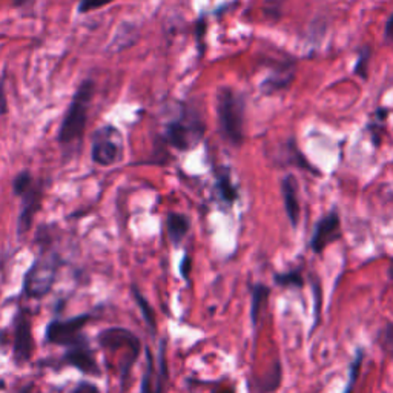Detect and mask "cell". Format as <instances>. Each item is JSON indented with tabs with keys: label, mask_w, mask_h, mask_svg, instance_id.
I'll return each mask as SVG.
<instances>
[{
	"label": "cell",
	"mask_w": 393,
	"mask_h": 393,
	"mask_svg": "<svg viewBox=\"0 0 393 393\" xmlns=\"http://www.w3.org/2000/svg\"><path fill=\"white\" fill-rule=\"evenodd\" d=\"M217 114L224 139L240 146L245 140V100L231 88H223L217 95Z\"/></svg>",
	"instance_id": "cell-1"
},
{
	"label": "cell",
	"mask_w": 393,
	"mask_h": 393,
	"mask_svg": "<svg viewBox=\"0 0 393 393\" xmlns=\"http://www.w3.org/2000/svg\"><path fill=\"white\" fill-rule=\"evenodd\" d=\"M94 95V83L93 80H85L79 86L77 93L74 94L70 108L66 111V116L60 126L57 139L62 145H71L75 140L83 137L88 122L89 103Z\"/></svg>",
	"instance_id": "cell-2"
},
{
	"label": "cell",
	"mask_w": 393,
	"mask_h": 393,
	"mask_svg": "<svg viewBox=\"0 0 393 393\" xmlns=\"http://www.w3.org/2000/svg\"><path fill=\"white\" fill-rule=\"evenodd\" d=\"M123 154L122 134L114 126L98 128L94 134L91 158L95 164L112 166L116 164Z\"/></svg>",
	"instance_id": "cell-3"
},
{
	"label": "cell",
	"mask_w": 393,
	"mask_h": 393,
	"mask_svg": "<svg viewBox=\"0 0 393 393\" xmlns=\"http://www.w3.org/2000/svg\"><path fill=\"white\" fill-rule=\"evenodd\" d=\"M56 259H37L24 278V292L31 298H43L49 293L56 282Z\"/></svg>",
	"instance_id": "cell-4"
},
{
	"label": "cell",
	"mask_w": 393,
	"mask_h": 393,
	"mask_svg": "<svg viewBox=\"0 0 393 393\" xmlns=\"http://www.w3.org/2000/svg\"><path fill=\"white\" fill-rule=\"evenodd\" d=\"M89 320L91 314L75 315L68 320L54 318L48 323L47 329H45V339H47L49 344L71 347L72 344L79 343L80 339L85 338L82 330L86 326Z\"/></svg>",
	"instance_id": "cell-5"
},
{
	"label": "cell",
	"mask_w": 393,
	"mask_h": 393,
	"mask_svg": "<svg viewBox=\"0 0 393 393\" xmlns=\"http://www.w3.org/2000/svg\"><path fill=\"white\" fill-rule=\"evenodd\" d=\"M34 352V337L31 320L25 311H20L14 320V341H13V360L17 366H24L31 360Z\"/></svg>",
	"instance_id": "cell-6"
},
{
	"label": "cell",
	"mask_w": 393,
	"mask_h": 393,
	"mask_svg": "<svg viewBox=\"0 0 393 393\" xmlns=\"http://www.w3.org/2000/svg\"><path fill=\"white\" fill-rule=\"evenodd\" d=\"M203 134H205V128L199 122V118H191V122L176 120L166 126V140L180 151L194 148Z\"/></svg>",
	"instance_id": "cell-7"
},
{
	"label": "cell",
	"mask_w": 393,
	"mask_h": 393,
	"mask_svg": "<svg viewBox=\"0 0 393 393\" xmlns=\"http://www.w3.org/2000/svg\"><path fill=\"white\" fill-rule=\"evenodd\" d=\"M63 361L68 366L75 367L85 375H93V376L102 375V370L98 367L97 360L94 357V350L91 349L86 337L80 339L79 343L68 347L63 355Z\"/></svg>",
	"instance_id": "cell-8"
},
{
	"label": "cell",
	"mask_w": 393,
	"mask_h": 393,
	"mask_svg": "<svg viewBox=\"0 0 393 393\" xmlns=\"http://www.w3.org/2000/svg\"><path fill=\"white\" fill-rule=\"evenodd\" d=\"M97 341L103 349L111 350H122L126 349L128 352L140 355L141 343L139 337L125 328H108L102 330L97 335Z\"/></svg>",
	"instance_id": "cell-9"
},
{
	"label": "cell",
	"mask_w": 393,
	"mask_h": 393,
	"mask_svg": "<svg viewBox=\"0 0 393 393\" xmlns=\"http://www.w3.org/2000/svg\"><path fill=\"white\" fill-rule=\"evenodd\" d=\"M341 238L339 217L337 213H330L316 223L311 240V249L315 254H321L330 243Z\"/></svg>",
	"instance_id": "cell-10"
},
{
	"label": "cell",
	"mask_w": 393,
	"mask_h": 393,
	"mask_svg": "<svg viewBox=\"0 0 393 393\" xmlns=\"http://www.w3.org/2000/svg\"><path fill=\"white\" fill-rule=\"evenodd\" d=\"M282 192H283L286 215L289 218L292 228H297L301 215L297 180H295L292 176H286L282 181Z\"/></svg>",
	"instance_id": "cell-11"
},
{
	"label": "cell",
	"mask_w": 393,
	"mask_h": 393,
	"mask_svg": "<svg viewBox=\"0 0 393 393\" xmlns=\"http://www.w3.org/2000/svg\"><path fill=\"white\" fill-rule=\"evenodd\" d=\"M42 201V191L40 189H29V192L24 195V206L19 214L17 220V233L22 237L31 229V224L34 220V215L37 214V210L40 208Z\"/></svg>",
	"instance_id": "cell-12"
},
{
	"label": "cell",
	"mask_w": 393,
	"mask_h": 393,
	"mask_svg": "<svg viewBox=\"0 0 393 393\" xmlns=\"http://www.w3.org/2000/svg\"><path fill=\"white\" fill-rule=\"evenodd\" d=\"M283 383V366L279 360L272 362V366L266 370V373L256 378L255 387L256 393H274L279 389V385Z\"/></svg>",
	"instance_id": "cell-13"
},
{
	"label": "cell",
	"mask_w": 393,
	"mask_h": 393,
	"mask_svg": "<svg viewBox=\"0 0 393 393\" xmlns=\"http://www.w3.org/2000/svg\"><path fill=\"white\" fill-rule=\"evenodd\" d=\"M270 295V289L263 283H255L251 291V321L252 326L256 328V324L261 320V314L264 307L268 305Z\"/></svg>",
	"instance_id": "cell-14"
},
{
	"label": "cell",
	"mask_w": 393,
	"mask_h": 393,
	"mask_svg": "<svg viewBox=\"0 0 393 393\" xmlns=\"http://www.w3.org/2000/svg\"><path fill=\"white\" fill-rule=\"evenodd\" d=\"M191 228V222L183 214L169 213L166 217V229H168V237L174 245H178L181 240L186 237V233Z\"/></svg>",
	"instance_id": "cell-15"
},
{
	"label": "cell",
	"mask_w": 393,
	"mask_h": 393,
	"mask_svg": "<svg viewBox=\"0 0 393 393\" xmlns=\"http://www.w3.org/2000/svg\"><path fill=\"white\" fill-rule=\"evenodd\" d=\"M293 70L289 68H283V71H277L275 74L269 75V77L261 83V89L266 94H272L275 91L286 89L293 82Z\"/></svg>",
	"instance_id": "cell-16"
},
{
	"label": "cell",
	"mask_w": 393,
	"mask_h": 393,
	"mask_svg": "<svg viewBox=\"0 0 393 393\" xmlns=\"http://www.w3.org/2000/svg\"><path fill=\"white\" fill-rule=\"evenodd\" d=\"M131 292H132V297H134V300H135V303H137V306H139V309H140L143 320H145L146 326H148L149 330H151V334L155 335V332H157V320H155L154 309L151 307V305L148 303V300L145 298V295H143V293L139 291L137 286L132 284V286H131Z\"/></svg>",
	"instance_id": "cell-17"
},
{
	"label": "cell",
	"mask_w": 393,
	"mask_h": 393,
	"mask_svg": "<svg viewBox=\"0 0 393 393\" xmlns=\"http://www.w3.org/2000/svg\"><path fill=\"white\" fill-rule=\"evenodd\" d=\"M217 189H218V192H220L222 199L226 203L232 205L233 201H237V199H238L237 187L232 185L228 171H223V172L217 174Z\"/></svg>",
	"instance_id": "cell-18"
},
{
	"label": "cell",
	"mask_w": 393,
	"mask_h": 393,
	"mask_svg": "<svg viewBox=\"0 0 393 393\" xmlns=\"http://www.w3.org/2000/svg\"><path fill=\"white\" fill-rule=\"evenodd\" d=\"M311 287L314 293V324L311 328V335L314 334V330L318 328V324L321 323V309H323V289H321V282L318 277L311 275Z\"/></svg>",
	"instance_id": "cell-19"
},
{
	"label": "cell",
	"mask_w": 393,
	"mask_h": 393,
	"mask_svg": "<svg viewBox=\"0 0 393 393\" xmlns=\"http://www.w3.org/2000/svg\"><path fill=\"white\" fill-rule=\"evenodd\" d=\"M135 39H137V29H135L132 25H126V29L120 28L116 33L114 39H112L111 42L112 43L111 47H114L112 51L118 52V51L128 48L130 45H132V42H135Z\"/></svg>",
	"instance_id": "cell-20"
},
{
	"label": "cell",
	"mask_w": 393,
	"mask_h": 393,
	"mask_svg": "<svg viewBox=\"0 0 393 393\" xmlns=\"http://www.w3.org/2000/svg\"><path fill=\"white\" fill-rule=\"evenodd\" d=\"M274 283L279 287H297L301 289L305 286V278L298 269H293L283 274H274Z\"/></svg>",
	"instance_id": "cell-21"
},
{
	"label": "cell",
	"mask_w": 393,
	"mask_h": 393,
	"mask_svg": "<svg viewBox=\"0 0 393 393\" xmlns=\"http://www.w3.org/2000/svg\"><path fill=\"white\" fill-rule=\"evenodd\" d=\"M286 148H287V154H289V160H287V162H289L291 164L298 166V168H301V169H307V171H311L314 174H320L315 168H312L311 163L306 160L305 155L301 154V151L298 149V146L293 143V140L287 141Z\"/></svg>",
	"instance_id": "cell-22"
},
{
	"label": "cell",
	"mask_w": 393,
	"mask_h": 393,
	"mask_svg": "<svg viewBox=\"0 0 393 393\" xmlns=\"http://www.w3.org/2000/svg\"><path fill=\"white\" fill-rule=\"evenodd\" d=\"M362 360H364V350L357 349L355 352V358L352 361V364L349 367V381H347L346 387H344V393H353V385L357 384V380L361 372V366H362Z\"/></svg>",
	"instance_id": "cell-23"
},
{
	"label": "cell",
	"mask_w": 393,
	"mask_h": 393,
	"mask_svg": "<svg viewBox=\"0 0 393 393\" xmlns=\"http://www.w3.org/2000/svg\"><path fill=\"white\" fill-rule=\"evenodd\" d=\"M146 353V369L141 378V387L140 393H154V357L149 349L145 350Z\"/></svg>",
	"instance_id": "cell-24"
},
{
	"label": "cell",
	"mask_w": 393,
	"mask_h": 393,
	"mask_svg": "<svg viewBox=\"0 0 393 393\" xmlns=\"http://www.w3.org/2000/svg\"><path fill=\"white\" fill-rule=\"evenodd\" d=\"M378 344H380L383 353L393 358V323H387L378 332Z\"/></svg>",
	"instance_id": "cell-25"
},
{
	"label": "cell",
	"mask_w": 393,
	"mask_h": 393,
	"mask_svg": "<svg viewBox=\"0 0 393 393\" xmlns=\"http://www.w3.org/2000/svg\"><path fill=\"white\" fill-rule=\"evenodd\" d=\"M369 60H370V48L362 47L358 51V60L357 63H355V70H353V72L362 80H367L369 77Z\"/></svg>",
	"instance_id": "cell-26"
},
{
	"label": "cell",
	"mask_w": 393,
	"mask_h": 393,
	"mask_svg": "<svg viewBox=\"0 0 393 393\" xmlns=\"http://www.w3.org/2000/svg\"><path fill=\"white\" fill-rule=\"evenodd\" d=\"M31 187H33V176L28 171L20 172L19 176L14 178L13 191L16 195L24 196L25 194L29 192V189H31Z\"/></svg>",
	"instance_id": "cell-27"
},
{
	"label": "cell",
	"mask_w": 393,
	"mask_h": 393,
	"mask_svg": "<svg viewBox=\"0 0 393 393\" xmlns=\"http://www.w3.org/2000/svg\"><path fill=\"white\" fill-rule=\"evenodd\" d=\"M112 2V0H80L79 2V13L85 14L89 11H94L98 8H103Z\"/></svg>",
	"instance_id": "cell-28"
},
{
	"label": "cell",
	"mask_w": 393,
	"mask_h": 393,
	"mask_svg": "<svg viewBox=\"0 0 393 393\" xmlns=\"http://www.w3.org/2000/svg\"><path fill=\"white\" fill-rule=\"evenodd\" d=\"M191 268H192L191 256H189L187 254H185V256H183V259H181L180 266H178L180 275H181V278L185 279V282H189V275H191Z\"/></svg>",
	"instance_id": "cell-29"
},
{
	"label": "cell",
	"mask_w": 393,
	"mask_h": 393,
	"mask_svg": "<svg viewBox=\"0 0 393 393\" xmlns=\"http://www.w3.org/2000/svg\"><path fill=\"white\" fill-rule=\"evenodd\" d=\"M72 393H102V392L95 384L89 381H82L77 384V387L72 390Z\"/></svg>",
	"instance_id": "cell-30"
},
{
	"label": "cell",
	"mask_w": 393,
	"mask_h": 393,
	"mask_svg": "<svg viewBox=\"0 0 393 393\" xmlns=\"http://www.w3.org/2000/svg\"><path fill=\"white\" fill-rule=\"evenodd\" d=\"M369 128H370V130H369L370 139H372L373 146L378 148V146L381 145V130H380V128H378L376 125H370Z\"/></svg>",
	"instance_id": "cell-31"
},
{
	"label": "cell",
	"mask_w": 393,
	"mask_h": 393,
	"mask_svg": "<svg viewBox=\"0 0 393 393\" xmlns=\"http://www.w3.org/2000/svg\"><path fill=\"white\" fill-rule=\"evenodd\" d=\"M384 39H385V42L393 43V14L387 19V24H385Z\"/></svg>",
	"instance_id": "cell-32"
},
{
	"label": "cell",
	"mask_w": 393,
	"mask_h": 393,
	"mask_svg": "<svg viewBox=\"0 0 393 393\" xmlns=\"http://www.w3.org/2000/svg\"><path fill=\"white\" fill-rule=\"evenodd\" d=\"M6 111H8V107H6L5 89H3V80H0V114H5Z\"/></svg>",
	"instance_id": "cell-33"
},
{
	"label": "cell",
	"mask_w": 393,
	"mask_h": 393,
	"mask_svg": "<svg viewBox=\"0 0 393 393\" xmlns=\"http://www.w3.org/2000/svg\"><path fill=\"white\" fill-rule=\"evenodd\" d=\"M376 118L380 120V122H384V120L387 118V109H385V108H378L376 109Z\"/></svg>",
	"instance_id": "cell-34"
},
{
	"label": "cell",
	"mask_w": 393,
	"mask_h": 393,
	"mask_svg": "<svg viewBox=\"0 0 393 393\" xmlns=\"http://www.w3.org/2000/svg\"><path fill=\"white\" fill-rule=\"evenodd\" d=\"M28 2V0H14V6H22V5H25Z\"/></svg>",
	"instance_id": "cell-35"
},
{
	"label": "cell",
	"mask_w": 393,
	"mask_h": 393,
	"mask_svg": "<svg viewBox=\"0 0 393 393\" xmlns=\"http://www.w3.org/2000/svg\"><path fill=\"white\" fill-rule=\"evenodd\" d=\"M387 274H389V278H390V279H393V261H392V264H390V268H389V272H387Z\"/></svg>",
	"instance_id": "cell-36"
},
{
	"label": "cell",
	"mask_w": 393,
	"mask_h": 393,
	"mask_svg": "<svg viewBox=\"0 0 393 393\" xmlns=\"http://www.w3.org/2000/svg\"><path fill=\"white\" fill-rule=\"evenodd\" d=\"M214 393H233V390L226 389V390H220V392H214Z\"/></svg>",
	"instance_id": "cell-37"
}]
</instances>
